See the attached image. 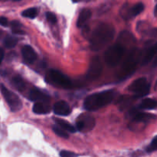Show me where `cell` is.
I'll return each mask as SVG.
<instances>
[{"label": "cell", "instance_id": "d6986e66", "mask_svg": "<svg viewBox=\"0 0 157 157\" xmlns=\"http://www.w3.org/2000/svg\"><path fill=\"white\" fill-rule=\"evenodd\" d=\"M140 108L144 110H153L157 108V101L150 98H146L141 102Z\"/></svg>", "mask_w": 157, "mask_h": 157}, {"label": "cell", "instance_id": "484cf974", "mask_svg": "<svg viewBox=\"0 0 157 157\" xmlns=\"http://www.w3.org/2000/svg\"><path fill=\"white\" fill-rule=\"evenodd\" d=\"M46 18H47V20L49 21V22L52 23V24H55L57 22V18L56 15L54 13L51 12H48L46 13Z\"/></svg>", "mask_w": 157, "mask_h": 157}, {"label": "cell", "instance_id": "d6a6232c", "mask_svg": "<svg viewBox=\"0 0 157 157\" xmlns=\"http://www.w3.org/2000/svg\"><path fill=\"white\" fill-rule=\"evenodd\" d=\"M154 15L155 16L157 17V5L156 6V7H155V9H154Z\"/></svg>", "mask_w": 157, "mask_h": 157}, {"label": "cell", "instance_id": "8fae6325", "mask_svg": "<svg viewBox=\"0 0 157 157\" xmlns=\"http://www.w3.org/2000/svg\"><path fill=\"white\" fill-rule=\"evenodd\" d=\"M29 98H30L31 101H35V103H48L50 100L48 95H47L45 93H44L38 88H33L31 90Z\"/></svg>", "mask_w": 157, "mask_h": 157}, {"label": "cell", "instance_id": "3957f363", "mask_svg": "<svg viewBox=\"0 0 157 157\" xmlns=\"http://www.w3.org/2000/svg\"><path fill=\"white\" fill-rule=\"evenodd\" d=\"M141 54H142V52L136 48H133L129 52L127 58L123 62L122 67H121V71L119 72L120 78L123 79V78H127L135 71L138 62L140 60Z\"/></svg>", "mask_w": 157, "mask_h": 157}, {"label": "cell", "instance_id": "8d00e7d4", "mask_svg": "<svg viewBox=\"0 0 157 157\" xmlns=\"http://www.w3.org/2000/svg\"><path fill=\"white\" fill-rule=\"evenodd\" d=\"M156 86H157V81H156Z\"/></svg>", "mask_w": 157, "mask_h": 157}, {"label": "cell", "instance_id": "30bf717a", "mask_svg": "<svg viewBox=\"0 0 157 157\" xmlns=\"http://www.w3.org/2000/svg\"><path fill=\"white\" fill-rule=\"evenodd\" d=\"M54 112L58 116H67L71 112V109L66 101H60L54 105Z\"/></svg>", "mask_w": 157, "mask_h": 157}, {"label": "cell", "instance_id": "e575fe53", "mask_svg": "<svg viewBox=\"0 0 157 157\" xmlns=\"http://www.w3.org/2000/svg\"><path fill=\"white\" fill-rule=\"evenodd\" d=\"M14 1H20V0H14Z\"/></svg>", "mask_w": 157, "mask_h": 157}, {"label": "cell", "instance_id": "d4e9b609", "mask_svg": "<svg viewBox=\"0 0 157 157\" xmlns=\"http://www.w3.org/2000/svg\"><path fill=\"white\" fill-rule=\"evenodd\" d=\"M157 150V136H155L154 138L152 140L151 144H150V146L147 148V151L148 153H152V152H154Z\"/></svg>", "mask_w": 157, "mask_h": 157}, {"label": "cell", "instance_id": "4fadbf2b", "mask_svg": "<svg viewBox=\"0 0 157 157\" xmlns=\"http://www.w3.org/2000/svg\"><path fill=\"white\" fill-rule=\"evenodd\" d=\"M157 53V43L154 44L153 45H152L148 50L147 51L146 54L144 55V56L143 57L142 61H141V65H146V64H149L150 61H152L154 56Z\"/></svg>", "mask_w": 157, "mask_h": 157}, {"label": "cell", "instance_id": "8992f818", "mask_svg": "<svg viewBox=\"0 0 157 157\" xmlns=\"http://www.w3.org/2000/svg\"><path fill=\"white\" fill-rule=\"evenodd\" d=\"M128 90L130 92L134 93L135 98H143V97L147 96L149 94L150 90V85L147 82L146 78H138L130 84V87H128Z\"/></svg>", "mask_w": 157, "mask_h": 157}, {"label": "cell", "instance_id": "4316f807", "mask_svg": "<svg viewBox=\"0 0 157 157\" xmlns=\"http://www.w3.org/2000/svg\"><path fill=\"white\" fill-rule=\"evenodd\" d=\"M60 156L61 157H78L76 153L67 150H62L60 152Z\"/></svg>", "mask_w": 157, "mask_h": 157}, {"label": "cell", "instance_id": "f1b7e54d", "mask_svg": "<svg viewBox=\"0 0 157 157\" xmlns=\"http://www.w3.org/2000/svg\"><path fill=\"white\" fill-rule=\"evenodd\" d=\"M9 22H8V19L6 17H0V25L2 26H7Z\"/></svg>", "mask_w": 157, "mask_h": 157}, {"label": "cell", "instance_id": "ac0fdd59", "mask_svg": "<svg viewBox=\"0 0 157 157\" xmlns=\"http://www.w3.org/2000/svg\"><path fill=\"white\" fill-rule=\"evenodd\" d=\"M134 98H135L134 96L130 97V96H127V95L121 97L117 102V104L118 106H119L120 110H126V109H127V107L131 104L132 101H133Z\"/></svg>", "mask_w": 157, "mask_h": 157}, {"label": "cell", "instance_id": "7c38bea8", "mask_svg": "<svg viewBox=\"0 0 157 157\" xmlns=\"http://www.w3.org/2000/svg\"><path fill=\"white\" fill-rule=\"evenodd\" d=\"M21 55L25 61L28 64H32L37 59L36 52L30 45H25L21 49Z\"/></svg>", "mask_w": 157, "mask_h": 157}, {"label": "cell", "instance_id": "603a6c76", "mask_svg": "<svg viewBox=\"0 0 157 157\" xmlns=\"http://www.w3.org/2000/svg\"><path fill=\"white\" fill-rule=\"evenodd\" d=\"M22 16L29 18H35L38 15V9L36 8H30L23 11L21 13Z\"/></svg>", "mask_w": 157, "mask_h": 157}, {"label": "cell", "instance_id": "ba28073f", "mask_svg": "<svg viewBox=\"0 0 157 157\" xmlns=\"http://www.w3.org/2000/svg\"><path fill=\"white\" fill-rule=\"evenodd\" d=\"M95 119L88 113H83L76 121V129L80 132L86 133L94 129L95 127Z\"/></svg>", "mask_w": 157, "mask_h": 157}, {"label": "cell", "instance_id": "e0dca14e", "mask_svg": "<svg viewBox=\"0 0 157 157\" xmlns=\"http://www.w3.org/2000/svg\"><path fill=\"white\" fill-rule=\"evenodd\" d=\"M55 123H56L57 125L59 126L60 127L64 129V130H66L67 132H70V133H75V132L77 131L76 127H75L72 124H71L70 123L64 121V120H61L60 119V118H55Z\"/></svg>", "mask_w": 157, "mask_h": 157}, {"label": "cell", "instance_id": "277c9868", "mask_svg": "<svg viewBox=\"0 0 157 157\" xmlns=\"http://www.w3.org/2000/svg\"><path fill=\"white\" fill-rule=\"evenodd\" d=\"M126 52V48L121 43L109 47L104 53V61L109 67H115L121 62Z\"/></svg>", "mask_w": 157, "mask_h": 157}, {"label": "cell", "instance_id": "9a60e30c", "mask_svg": "<svg viewBox=\"0 0 157 157\" xmlns=\"http://www.w3.org/2000/svg\"><path fill=\"white\" fill-rule=\"evenodd\" d=\"M33 112L37 114H47L51 112V107L47 103H35L33 106Z\"/></svg>", "mask_w": 157, "mask_h": 157}, {"label": "cell", "instance_id": "2e32d148", "mask_svg": "<svg viewBox=\"0 0 157 157\" xmlns=\"http://www.w3.org/2000/svg\"><path fill=\"white\" fill-rule=\"evenodd\" d=\"M118 39L120 40V41H118L119 43H121V44L124 46V47H127L129 44H133L135 41L134 38H133V35L130 34V32H123L120 35L119 38Z\"/></svg>", "mask_w": 157, "mask_h": 157}, {"label": "cell", "instance_id": "5bb4252c", "mask_svg": "<svg viewBox=\"0 0 157 157\" xmlns=\"http://www.w3.org/2000/svg\"><path fill=\"white\" fill-rule=\"evenodd\" d=\"M91 17V11L88 9H84L80 13L78 16V21H77V25L78 28H82L85 25L89 19Z\"/></svg>", "mask_w": 157, "mask_h": 157}, {"label": "cell", "instance_id": "ffe728a7", "mask_svg": "<svg viewBox=\"0 0 157 157\" xmlns=\"http://www.w3.org/2000/svg\"><path fill=\"white\" fill-rule=\"evenodd\" d=\"M144 10V5L142 2H139L137 4L135 5L134 6L131 8L129 11V17H133L139 15L140 13Z\"/></svg>", "mask_w": 157, "mask_h": 157}, {"label": "cell", "instance_id": "cb8c5ba5", "mask_svg": "<svg viewBox=\"0 0 157 157\" xmlns=\"http://www.w3.org/2000/svg\"><path fill=\"white\" fill-rule=\"evenodd\" d=\"M52 130H53V131L55 132L58 136H61V137L64 138V139H67V138L69 137V135L68 133H67V131L64 130V129L61 128V127H60L59 126H58L57 124L56 125L52 126Z\"/></svg>", "mask_w": 157, "mask_h": 157}, {"label": "cell", "instance_id": "836d02e7", "mask_svg": "<svg viewBox=\"0 0 157 157\" xmlns=\"http://www.w3.org/2000/svg\"><path fill=\"white\" fill-rule=\"evenodd\" d=\"M72 1H73L74 2H78L83 1V0H72Z\"/></svg>", "mask_w": 157, "mask_h": 157}, {"label": "cell", "instance_id": "7a4b0ae2", "mask_svg": "<svg viewBox=\"0 0 157 157\" xmlns=\"http://www.w3.org/2000/svg\"><path fill=\"white\" fill-rule=\"evenodd\" d=\"M115 94L113 90H106L89 95L84 101V108L89 111H95L111 103Z\"/></svg>", "mask_w": 157, "mask_h": 157}, {"label": "cell", "instance_id": "6da1fadb", "mask_svg": "<svg viewBox=\"0 0 157 157\" xmlns=\"http://www.w3.org/2000/svg\"><path fill=\"white\" fill-rule=\"evenodd\" d=\"M115 36V29L110 24L102 23L95 28L90 38V49L94 52L102 50L111 42Z\"/></svg>", "mask_w": 157, "mask_h": 157}, {"label": "cell", "instance_id": "4dcf8cb0", "mask_svg": "<svg viewBox=\"0 0 157 157\" xmlns=\"http://www.w3.org/2000/svg\"><path fill=\"white\" fill-rule=\"evenodd\" d=\"M4 55H5L4 50L0 48V64H1L2 61V60H3V58H4Z\"/></svg>", "mask_w": 157, "mask_h": 157}, {"label": "cell", "instance_id": "44dd1931", "mask_svg": "<svg viewBox=\"0 0 157 157\" xmlns=\"http://www.w3.org/2000/svg\"><path fill=\"white\" fill-rule=\"evenodd\" d=\"M12 83H13L14 86H15L18 90H20V91L24 90L25 87L23 79L20 76H18V75L15 76L12 78Z\"/></svg>", "mask_w": 157, "mask_h": 157}, {"label": "cell", "instance_id": "9c48e42d", "mask_svg": "<svg viewBox=\"0 0 157 157\" xmlns=\"http://www.w3.org/2000/svg\"><path fill=\"white\" fill-rule=\"evenodd\" d=\"M103 71V64L98 56L94 57L91 59L87 72V79L89 81H95L98 79Z\"/></svg>", "mask_w": 157, "mask_h": 157}, {"label": "cell", "instance_id": "7402d4cb", "mask_svg": "<svg viewBox=\"0 0 157 157\" xmlns=\"http://www.w3.org/2000/svg\"><path fill=\"white\" fill-rule=\"evenodd\" d=\"M18 43V38L14 36H7L4 40V45L7 48H12Z\"/></svg>", "mask_w": 157, "mask_h": 157}, {"label": "cell", "instance_id": "5b68a950", "mask_svg": "<svg viewBox=\"0 0 157 157\" xmlns=\"http://www.w3.org/2000/svg\"><path fill=\"white\" fill-rule=\"evenodd\" d=\"M0 90L12 111L15 112L21 110L22 104L20 98L15 93L9 90L2 84H0Z\"/></svg>", "mask_w": 157, "mask_h": 157}, {"label": "cell", "instance_id": "1f68e13d", "mask_svg": "<svg viewBox=\"0 0 157 157\" xmlns=\"http://www.w3.org/2000/svg\"><path fill=\"white\" fill-rule=\"evenodd\" d=\"M153 67H157V57H156V58H155L154 61H153Z\"/></svg>", "mask_w": 157, "mask_h": 157}, {"label": "cell", "instance_id": "d590c367", "mask_svg": "<svg viewBox=\"0 0 157 157\" xmlns=\"http://www.w3.org/2000/svg\"><path fill=\"white\" fill-rule=\"evenodd\" d=\"M1 34H2V32H0V35H1Z\"/></svg>", "mask_w": 157, "mask_h": 157}, {"label": "cell", "instance_id": "83f0119b", "mask_svg": "<svg viewBox=\"0 0 157 157\" xmlns=\"http://www.w3.org/2000/svg\"><path fill=\"white\" fill-rule=\"evenodd\" d=\"M11 27H12V30H15V29H21V24L18 21H12L11 22Z\"/></svg>", "mask_w": 157, "mask_h": 157}, {"label": "cell", "instance_id": "f546056e", "mask_svg": "<svg viewBox=\"0 0 157 157\" xmlns=\"http://www.w3.org/2000/svg\"><path fill=\"white\" fill-rule=\"evenodd\" d=\"M12 32L14 34H16V35H24L25 32L23 30H21V29H15V30H12Z\"/></svg>", "mask_w": 157, "mask_h": 157}, {"label": "cell", "instance_id": "52a82bcc", "mask_svg": "<svg viewBox=\"0 0 157 157\" xmlns=\"http://www.w3.org/2000/svg\"><path fill=\"white\" fill-rule=\"evenodd\" d=\"M48 79L52 84H57L62 88L68 89L72 87L71 80L61 71L52 69L48 73Z\"/></svg>", "mask_w": 157, "mask_h": 157}]
</instances>
